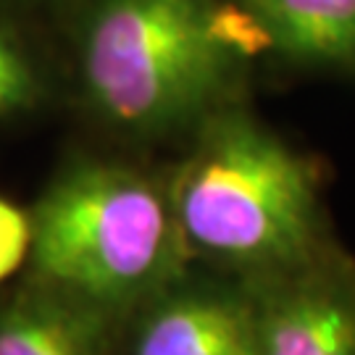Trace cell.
Masks as SVG:
<instances>
[{
  "mask_svg": "<svg viewBox=\"0 0 355 355\" xmlns=\"http://www.w3.org/2000/svg\"><path fill=\"white\" fill-rule=\"evenodd\" d=\"M263 45L250 13L218 0H98L82 32V79L108 124L161 137L216 114Z\"/></svg>",
  "mask_w": 355,
  "mask_h": 355,
  "instance_id": "6da1fadb",
  "label": "cell"
},
{
  "mask_svg": "<svg viewBox=\"0 0 355 355\" xmlns=\"http://www.w3.org/2000/svg\"><path fill=\"white\" fill-rule=\"evenodd\" d=\"M37 98V76L21 51L0 32V119L32 108Z\"/></svg>",
  "mask_w": 355,
  "mask_h": 355,
  "instance_id": "ba28073f",
  "label": "cell"
},
{
  "mask_svg": "<svg viewBox=\"0 0 355 355\" xmlns=\"http://www.w3.org/2000/svg\"><path fill=\"white\" fill-rule=\"evenodd\" d=\"M187 253L258 279L327 255L316 171L253 116L218 108L168 187Z\"/></svg>",
  "mask_w": 355,
  "mask_h": 355,
  "instance_id": "7a4b0ae2",
  "label": "cell"
},
{
  "mask_svg": "<svg viewBox=\"0 0 355 355\" xmlns=\"http://www.w3.org/2000/svg\"><path fill=\"white\" fill-rule=\"evenodd\" d=\"M266 45L300 64L355 69V0H242Z\"/></svg>",
  "mask_w": 355,
  "mask_h": 355,
  "instance_id": "52a82bcc",
  "label": "cell"
},
{
  "mask_svg": "<svg viewBox=\"0 0 355 355\" xmlns=\"http://www.w3.org/2000/svg\"><path fill=\"white\" fill-rule=\"evenodd\" d=\"M253 300L261 355H355V268L345 258L258 279Z\"/></svg>",
  "mask_w": 355,
  "mask_h": 355,
  "instance_id": "277c9868",
  "label": "cell"
},
{
  "mask_svg": "<svg viewBox=\"0 0 355 355\" xmlns=\"http://www.w3.org/2000/svg\"><path fill=\"white\" fill-rule=\"evenodd\" d=\"M116 313L32 277L0 305V355H108Z\"/></svg>",
  "mask_w": 355,
  "mask_h": 355,
  "instance_id": "8992f818",
  "label": "cell"
},
{
  "mask_svg": "<svg viewBox=\"0 0 355 355\" xmlns=\"http://www.w3.org/2000/svg\"><path fill=\"white\" fill-rule=\"evenodd\" d=\"M32 218L19 205L0 198V282L13 277L29 261Z\"/></svg>",
  "mask_w": 355,
  "mask_h": 355,
  "instance_id": "9c48e42d",
  "label": "cell"
},
{
  "mask_svg": "<svg viewBox=\"0 0 355 355\" xmlns=\"http://www.w3.org/2000/svg\"><path fill=\"white\" fill-rule=\"evenodd\" d=\"M132 355H261L253 292L171 284L153 297Z\"/></svg>",
  "mask_w": 355,
  "mask_h": 355,
  "instance_id": "5b68a950",
  "label": "cell"
},
{
  "mask_svg": "<svg viewBox=\"0 0 355 355\" xmlns=\"http://www.w3.org/2000/svg\"><path fill=\"white\" fill-rule=\"evenodd\" d=\"M35 279L121 316L182 279L187 248L168 190L119 164H79L29 214Z\"/></svg>",
  "mask_w": 355,
  "mask_h": 355,
  "instance_id": "3957f363",
  "label": "cell"
}]
</instances>
